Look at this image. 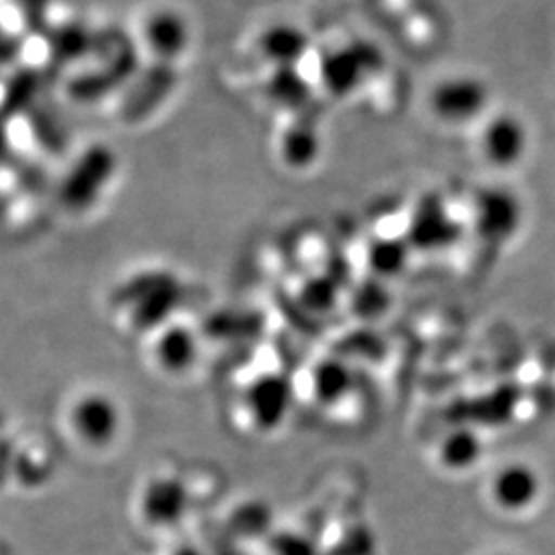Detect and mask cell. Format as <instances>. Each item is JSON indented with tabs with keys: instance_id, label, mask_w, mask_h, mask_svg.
I'll use <instances>...</instances> for the list:
<instances>
[{
	"instance_id": "cell-1",
	"label": "cell",
	"mask_w": 555,
	"mask_h": 555,
	"mask_svg": "<svg viewBox=\"0 0 555 555\" xmlns=\"http://www.w3.org/2000/svg\"><path fill=\"white\" fill-rule=\"evenodd\" d=\"M488 105V85L474 75H453L438 80L428 95L433 116L449 126H463L481 118Z\"/></svg>"
},
{
	"instance_id": "cell-2",
	"label": "cell",
	"mask_w": 555,
	"mask_h": 555,
	"mask_svg": "<svg viewBox=\"0 0 555 555\" xmlns=\"http://www.w3.org/2000/svg\"><path fill=\"white\" fill-rule=\"evenodd\" d=\"M522 215V204L513 190L486 188L474 204V227L483 241L504 245L520 231Z\"/></svg>"
},
{
	"instance_id": "cell-3",
	"label": "cell",
	"mask_w": 555,
	"mask_h": 555,
	"mask_svg": "<svg viewBox=\"0 0 555 555\" xmlns=\"http://www.w3.org/2000/svg\"><path fill=\"white\" fill-rule=\"evenodd\" d=\"M378 64L380 54L371 43L354 41L325 54L319 64V75L330 93L348 95L371 73L377 70Z\"/></svg>"
},
{
	"instance_id": "cell-4",
	"label": "cell",
	"mask_w": 555,
	"mask_h": 555,
	"mask_svg": "<svg viewBox=\"0 0 555 555\" xmlns=\"http://www.w3.org/2000/svg\"><path fill=\"white\" fill-rule=\"evenodd\" d=\"M481 155L492 167L511 169L525 159L529 151V130L515 114H498L488 119L481 132Z\"/></svg>"
},
{
	"instance_id": "cell-5",
	"label": "cell",
	"mask_w": 555,
	"mask_h": 555,
	"mask_svg": "<svg viewBox=\"0 0 555 555\" xmlns=\"http://www.w3.org/2000/svg\"><path fill=\"white\" fill-rule=\"evenodd\" d=\"M73 426L87 444L107 447L121 430V412L112 397L89 393L73 408Z\"/></svg>"
},
{
	"instance_id": "cell-6",
	"label": "cell",
	"mask_w": 555,
	"mask_h": 555,
	"mask_svg": "<svg viewBox=\"0 0 555 555\" xmlns=\"http://www.w3.org/2000/svg\"><path fill=\"white\" fill-rule=\"evenodd\" d=\"M490 496L504 513H525L541 496V477L522 461L506 463L492 476Z\"/></svg>"
},
{
	"instance_id": "cell-7",
	"label": "cell",
	"mask_w": 555,
	"mask_h": 555,
	"mask_svg": "<svg viewBox=\"0 0 555 555\" xmlns=\"http://www.w3.org/2000/svg\"><path fill=\"white\" fill-rule=\"evenodd\" d=\"M144 38L157 59L171 62L190 48L192 27L179 11L160 9L146 21Z\"/></svg>"
},
{
	"instance_id": "cell-8",
	"label": "cell",
	"mask_w": 555,
	"mask_h": 555,
	"mask_svg": "<svg viewBox=\"0 0 555 555\" xmlns=\"http://www.w3.org/2000/svg\"><path fill=\"white\" fill-rule=\"evenodd\" d=\"M188 490L173 477L155 479L142 496V515L155 527H173L188 511Z\"/></svg>"
},
{
	"instance_id": "cell-9",
	"label": "cell",
	"mask_w": 555,
	"mask_h": 555,
	"mask_svg": "<svg viewBox=\"0 0 555 555\" xmlns=\"http://www.w3.org/2000/svg\"><path fill=\"white\" fill-rule=\"evenodd\" d=\"M259 52L276 68H297L298 62L307 56L311 40L293 23H276L261 31Z\"/></svg>"
},
{
	"instance_id": "cell-10",
	"label": "cell",
	"mask_w": 555,
	"mask_h": 555,
	"mask_svg": "<svg viewBox=\"0 0 555 555\" xmlns=\"http://www.w3.org/2000/svg\"><path fill=\"white\" fill-rule=\"evenodd\" d=\"M112 169H114V155L100 146L91 149L79 165L73 169V176L66 181V185H64L66 196L77 206L89 196L95 198L101 183H105L109 179Z\"/></svg>"
},
{
	"instance_id": "cell-11",
	"label": "cell",
	"mask_w": 555,
	"mask_h": 555,
	"mask_svg": "<svg viewBox=\"0 0 555 555\" xmlns=\"http://www.w3.org/2000/svg\"><path fill=\"white\" fill-rule=\"evenodd\" d=\"M247 405L254 420H258L263 428H276L291 410L288 387L280 378H263L258 385H254Z\"/></svg>"
},
{
	"instance_id": "cell-12",
	"label": "cell",
	"mask_w": 555,
	"mask_h": 555,
	"mask_svg": "<svg viewBox=\"0 0 555 555\" xmlns=\"http://www.w3.org/2000/svg\"><path fill=\"white\" fill-rule=\"evenodd\" d=\"M155 357L167 373H185L198 358V339L192 330L176 325L157 339Z\"/></svg>"
},
{
	"instance_id": "cell-13",
	"label": "cell",
	"mask_w": 555,
	"mask_h": 555,
	"mask_svg": "<svg viewBox=\"0 0 555 555\" xmlns=\"http://www.w3.org/2000/svg\"><path fill=\"white\" fill-rule=\"evenodd\" d=\"M455 222V219L447 215L444 206L426 204V212L417 210L412 241L422 249H440L444 245H451L459 237V227Z\"/></svg>"
},
{
	"instance_id": "cell-14",
	"label": "cell",
	"mask_w": 555,
	"mask_h": 555,
	"mask_svg": "<svg viewBox=\"0 0 555 555\" xmlns=\"http://www.w3.org/2000/svg\"><path fill=\"white\" fill-rule=\"evenodd\" d=\"M437 456L447 472H469L483 456V440L474 430H453L438 442Z\"/></svg>"
},
{
	"instance_id": "cell-15",
	"label": "cell",
	"mask_w": 555,
	"mask_h": 555,
	"mask_svg": "<svg viewBox=\"0 0 555 555\" xmlns=\"http://www.w3.org/2000/svg\"><path fill=\"white\" fill-rule=\"evenodd\" d=\"M93 34L80 23H64L46 31L52 66H64L80 56L93 52Z\"/></svg>"
},
{
	"instance_id": "cell-16",
	"label": "cell",
	"mask_w": 555,
	"mask_h": 555,
	"mask_svg": "<svg viewBox=\"0 0 555 555\" xmlns=\"http://www.w3.org/2000/svg\"><path fill=\"white\" fill-rule=\"evenodd\" d=\"M43 77L38 75L34 68H21L11 80L7 82L4 95H2V114L15 116L25 112L31 101L36 100Z\"/></svg>"
},
{
	"instance_id": "cell-17",
	"label": "cell",
	"mask_w": 555,
	"mask_h": 555,
	"mask_svg": "<svg viewBox=\"0 0 555 555\" xmlns=\"http://www.w3.org/2000/svg\"><path fill=\"white\" fill-rule=\"evenodd\" d=\"M270 93L286 105H298L309 100V85L298 75L297 68H276L270 79Z\"/></svg>"
},
{
	"instance_id": "cell-18",
	"label": "cell",
	"mask_w": 555,
	"mask_h": 555,
	"mask_svg": "<svg viewBox=\"0 0 555 555\" xmlns=\"http://www.w3.org/2000/svg\"><path fill=\"white\" fill-rule=\"evenodd\" d=\"M282 144H284V157L297 160L298 165H307L313 159L319 146L318 137L309 128L286 132Z\"/></svg>"
},
{
	"instance_id": "cell-19",
	"label": "cell",
	"mask_w": 555,
	"mask_h": 555,
	"mask_svg": "<svg viewBox=\"0 0 555 555\" xmlns=\"http://www.w3.org/2000/svg\"><path fill=\"white\" fill-rule=\"evenodd\" d=\"M52 0H17L21 15L25 20V25L34 34H46L48 31V11H50Z\"/></svg>"
},
{
	"instance_id": "cell-20",
	"label": "cell",
	"mask_w": 555,
	"mask_h": 555,
	"mask_svg": "<svg viewBox=\"0 0 555 555\" xmlns=\"http://www.w3.org/2000/svg\"><path fill=\"white\" fill-rule=\"evenodd\" d=\"M348 380H346V373L344 369H323L319 371L318 380H315V389H318L319 399H334V397H341L346 391Z\"/></svg>"
},
{
	"instance_id": "cell-21",
	"label": "cell",
	"mask_w": 555,
	"mask_h": 555,
	"mask_svg": "<svg viewBox=\"0 0 555 555\" xmlns=\"http://www.w3.org/2000/svg\"><path fill=\"white\" fill-rule=\"evenodd\" d=\"M276 555H318V550L307 541L295 535L280 537L274 541Z\"/></svg>"
},
{
	"instance_id": "cell-22",
	"label": "cell",
	"mask_w": 555,
	"mask_h": 555,
	"mask_svg": "<svg viewBox=\"0 0 555 555\" xmlns=\"http://www.w3.org/2000/svg\"><path fill=\"white\" fill-rule=\"evenodd\" d=\"M20 54V41L0 27V64L11 62Z\"/></svg>"
},
{
	"instance_id": "cell-23",
	"label": "cell",
	"mask_w": 555,
	"mask_h": 555,
	"mask_svg": "<svg viewBox=\"0 0 555 555\" xmlns=\"http://www.w3.org/2000/svg\"><path fill=\"white\" fill-rule=\"evenodd\" d=\"M176 555H202L198 554V550H192V547H185V550H179Z\"/></svg>"
},
{
	"instance_id": "cell-24",
	"label": "cell",
	"mask_w": 555,
	"mask_h": 555,
	"mask_svg": "<svg viewBox=\"0 0 555 555\" xmlns=\"http://www.w3.org/2000/svg\"><path fill=\"white\" fill-rule=\"evenodd\" d=\"M494 555H513V554H494Z\"/></svg>"
}]
</instances>
